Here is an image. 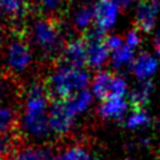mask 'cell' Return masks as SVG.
Masks as SVG:
<instances>
[{
  "mask_svg": "<svg viewBox=\"0 0 160 160\" xmlns=\"http://www.w3.org/2000/svg\"><path fill=\"white\" fill-rule=\"evenodd\" d=\"M118 6H120V8H128V6H130L135 0H112Z\"/></svg>",
  "mask_w": 160,
  "mask_h": 160,
  "instance_id": "cell-25",
  "label": "cell"
},
{
  "mask_svg": "<svg viewBox=\"0 0 160 160\" xmlns=\"http://www.w3.org/2000/svg\"><path fill=\"white\" fill-rule=\"evenodd\" d=\"M152 91V82L150 80H142L139 82L130 94V104L132 110L144 109V106L148 104L150 94Z\"/></svg>",
  "mask_w": 160,
  "mask_h": 160,
  "instance_id": "cell-16",
  "label": "cell"
},
{
  "mask_svg": "<svg viewBox=\"0 0 160 160\" xmlns=\"http://www.w3.org/2000/svg\"><path fill=\"white\" fill-rule=\"evenodd\" d=\"M128 102L124 98L110 96L100 104L98 112L102 119H120L124 116Z\"/></svg>",
  "mask_w": 160,
  "mask_h": 160,
  "instance_id": "cell-14",
  "label": "cell"
},
{
  "mask_svg": "<svg viewBox=\"0 0 160 160\" xmlns=\"http://www.w3.org/2000/svg\"><path fill=\"white\" fill-rule=\"evenodd\" d=\"M21 114L11 102L0 104V135L18 130Z\"/></svg>",
  "mask_w": 160,
  "mask_h": 160,
  "instance_id": "cell-12",
  "label": "cell"
},
{
  "mask_svg": "<svg viewBox=\"0 0 160 160\" xmlns=\"http://www.w3.org/2000/svg\"><path fill=\"white\" fill-rule=\"evenodd\" d=\"M132 72L140 80H148L158 69V61L154 56L148 52H141L131 65Z\"/></svg>",
  "mask_w": 160,
  "mask_h": 160,
  "instance_id": "cell-15",
  "label": "cell"
},
{
  "mask_svg": "<svg viewBox=\"0 0 160 160\" xmlns=\"http://www.w3.org/2000/svg\"><path fill=\"white\" fill-rule=\"evenodd\" d=\"M56 65H66L84 69L88 65V46L82 35L66 41Z\"/></svg>",
  "mask_w": 160,
  "mask_h": 160,
  "instance_id": "cell-8",
  "label": "cell"
},
{
  "mask_svg": "<svg viewBox=\"0 0 160 160\" xmlns=\"http://www.w3.org/2000/svg\"><path fill=\"white\" fill-rule=\"evenodd\" d=\"M125 160H132V159H125Z\"/></svg>",
  "mask_w": 160,
  "mask_h": 160,
  "instance_id": "cell-31",
  "label": "cell"
},
{
  "mask_svg": "<svg viewBox=\"0 0 160 160\" xmlns=\"http://www.w3.org/2000/svg\"><path fill=\"white\" fill-rule=\"evenodd\" d=\"M115 76L116 75H114L112 72H109V71H99L95 74V76L92 78V81H91V86H92L94 95L99 100L104 101L111 96Z\"/></svg>",
  "mask_w": 160,
  "mask_h": 160,
  "instance_id": "cell-13",
  "label": "cell"
},
{
  "mask_svg": "<svg viewBox=\"0 0 160 160\" xmlns=\"http://www.w3.org/2000/svg\"><path fill=\"white\" fill-rule=\"evenodd\" d=\"M0 19H4V14H2V5H1V0H0Z\"/></svg>",
  "mask_w": 160,
  "mask_h": 160,
  "instance_id": "cell-28",
  "label": "cell"
},
{
  "mask_svg": "<svg viewBox=\"0 0 160 160\" xmlns=\"http://www.w3.org/2000/svg\"><path fill=\"white\" fill-rule=\"evenodd\" d=\"M51 150L44 146H22L11 160H50Z\"/></svg>",
  "mask_w": 160,
  "mask_h": 160,
  "instance_id": "cell-17",
  "label": "cell"
},
{
  "mask_svg": "<svg viewBox=\"0 0 160 160\" xmlns=\"http://www.w3.org/2000/svg\"><path fill=\"white\" fill-rule=\"evenodd\" d=\"M62 158L65 160H88L90 156L88 154V151L80 146V145H74L71 148H69L64 154Z\"/></svg>",
  "mask_w": 160,
  "mask_h": 160,
  "instance_id": "cell-21",
  "label": "cell"
},
{
  "mask_svg": "<svg viewBox=\"0 0 160 160\" xmlns=\"http://www.w3.org/2000/svg\"><path fill=\"white\" fill-rule=\"evenodd\" d=\"M4 32H6L5 28H0V50L4 45Z\"/></svg>",
  "mask_w": 160,
  "mask_h": 160,
  "instance_id": "cell-27",
  "label": "cell"
},
{
  "mask_svg": "<svg viewBox=\"0 0 160 160\" xmlns=\"http://www.w3.org/2000/svg\"><path fill=\"white\" fill-rule=\"evenodd\" d=\"M50 99L44 80L34 81L25 94L21 124L24 131L34 139H42L50 131Z\"/></svg>",
  "mask_w": 160,
  "mask_h": 160,
  "instance_id": "cell-2",
  "label": "cell"
},
{
  "mask_svg": "<svg viewBox=\"0 0 160 160\" xmlns=\"http://www.w3.org/2000/svg\"><path fill=\"white\" fill-rule=\"evenodd\" d=\"M105 42H106V45H108V48H109V50H110L111 52H112L114 50L119 49L121 45H124V44H122V40H121L119 36H115V35L106 36V38H105Z\"/></svg>",
  "mask_w": 160,
  "mask_h": 160,
  "instance_id": "cell-23",
  "label": "cell"
},
{
  "mask_svg": "<svg viewBox=\"0 0 160 160\" xmlns=\"http://www.w3.org/2000/svg\"><path fill=\"white\" fill-rule=\"evenodd\" d=\"M155 50H156V52L160 55V32L156 35V38H155Z\"/></svg>",
  "mask_w": 160,
  "mask_h": 160,
  "instance_id": "cell-26",
  "label": "cell"
},
{
  "mask_svg": "<svg viewBox=\"0 0 160 160\" xmlns=\"http://www.w3.org/2000/svg\"><path fill=\"white\" fill-rule=\"evenodd\" d=\"M118 5L112 0H98L95 2V22L101 31L111 29L118 18Z\"/></svg>",
  "mask_w": 160,
  "mask_h": 160,
  "instance_id": "cell-11",
  "label": "cell"
},
{
  "mask_svg": "<svg viewBox=\"0 0 160 160\" xmlns=\"http://www.w3.org/2000/svg\"><path fill=\"white\" fill-rule=\"evenodd\" d=\"M50 160H65L62 156H56V158H51Z\"/></svg>",
  "mask_w": 160,
  "mask_h": 160,
  "instance_id": "cell-29",
  "label": "cell"
},
{
  "mask_svg": "<svg viewBox=\"0 0 160 160\" xmlns=\"http://www.w3.org/2000/svg\"><path fill=\"white\" fill-rule=\"evenodd\" d=\"M26 39L36 52L50 66L59 62L65 48V32L62 21L51 18H42L35 14L28 21Z\"/></svg>",
  "mask_w": 160,
  "mask_h": 160,
  "instance_id": "cell-1",
  "label": "cell"
},
{
  "mask_svg": "<svg viewBox=\"0 0 160 160\" xmlns=\"http://www.w3.org/2000/svg\"><path fill=\"white\" fill-rule=\"evenodd\" d=\"M132 58H134V49L124 44L119 49L112 51L111 61L115 68H122L124 65L130 64L132 61Z\"/></svg>",
  "mask_w": 160,
  "mask_h": 160,
  "instance_id": "cell-19",
  "label": "cell"
},
{
  "mask_svg": "<svg viewBox=\"0 0 160 160\" xmlns=\"http://www.w3.org/2000/svg\"><path fill=\"white\" fill-rule=\"evenodd\" d=\"M69 12L72 30L82 35L95 20V4L92 0H72Z\"/></svg>",
  "mask_w": 160,
  "mask_h": 160,
  "instance_id": "cell-6",
  "label": "cell"
},
{
  "mask_svg": "<svg viewBox=\"0 0 160 160\" xmlns=\"http://www.w3.org/2000/svg\"><path fill=\"white\" fill-rule=\"evenodd\" d=\"M76 115L69 108L66 100L50 102V128L58 136L66 135L75 120Z\"/></svg>",
  "mask_w": 160,
  "mask_h": 160,
  "instance_id": "cell-7",
  "label": "cell"
},
{
  "mask_svg": "<svg viewBox=\"0 0 160 160\" xmlns=\"http://www.w3.org/2000/svg\"><path fill=\"white\" fill-rule=\"evenodd\" d=\"M139 42H140V36H139L136 30H131L126 34V41H125L126 45H129L130 48L134 49L139 45Z\"/></svg>",
  "mask_w": 160,
  "mask_h": 160,
  "instance_id": "cell-24",
  "label": "cell"
},
{
  "mask_svg": "<svg viewBox=\"0 0 160 160\" xmlns=\"http://www.w3.org/2000/svg\"><path fill=\"white\" fill-rule=\"evenodd\" d=\"M51 69L52 70L44 79L50 101L66 100L86 89L90 81V76L84 69L66 65H54Z\"/></svg>",
  "mask_w": 160,
  "mask_h": 160,
  "instance_id": "cell-3",
  "label": "cell"
},
{
  "mask_svg": "<svg viewBox=\"0 0 160 160\" xmlns=\"http://www.w3.org/2000/svg\"><path fill=\"white\" fill-rule=\"evenodd\" d=\"M82 38L86 41L88 46V66L90 69H100L108 60L109 56V48L105 42L104 31L99 28H90L82 34Z\"/></svg>",
  "mask_w": 160,
  "mask_h": 160,
  "instance_id": "cell-5",
  "label": "cell"
},
{
  "mask_svg": "<svg viewBox=\"0 0 160 160\" xmlns=\"http://www.w3.org/2000/svg\"><path fill=\"white\" fill-rule=\"evenodd\" d=\"M6 34L9 41L5 51V62L9 69L8 71L18 76L30 68L32 62V49L26 36L9 31Z\"/></svg>",
  "mask_w": 160,
  "mask_h": 160,
  "instance_id": "cell-4",
  "label": "cell"
},
{
  "mask_svg": "<svg viewBox=\"0 0 160 160\" xmlns=\"http://www.w3.org/2000/svg\"><path fill=\"white\" fill-rule=\"evenodd\" d=\"M126 81L124 78L121 76H115L114 84H112V91H111V96H118V98H124L125 92H126Z\"/></svg>",
  "mask_w": 160,
  "mask_h": 160,
  "instance_id": "cell-22",
  "label": "cell"
},
{
  "mask_svg": "<svg viewBox=\"0 0 160 160\" xmlns=\"http://www.w3.org/2000/svg\"><path fill=\"white\" fill-rule=\"evenodd\" d=\"M88 160H98V159H95V158H91V156H90V158H89Z\"/></svg>",
  "mask_w": 160,
  "mask_h": 160,
  "instance_id": "cell-30",
  "label": "cell"
},
{
  "mask_svg": "<svg viewBox=\"0 0 160 160\" xmlns=\"http://www.w3.org/2000/svg\"><path fill=\"white\" fill-rule=\"evenodd\" d=\"M91 100H92V96H91L90 91L88 89H84V90L76 92L75 95H72L71 98L66 99V102H68L69 108L71 109V111L75 115H78L89 108V105L91 104Z\"/></svg>",
  "mask_w": 160,
  "mask_h": 160,
  "instance_id": "cell-18",
  "label": "cell"
},
{
  "mask_svg": "<svg viewBox=\"0 0 160 160\" xmlns=\"http://www.w3.org/2000/svg\"><path fill=\"white\" fill-rule=\"evenodd\" d=\"M158 11H159L158 0H140L135 15L136 29L142 32H149L156 22Z\"/></svg>",
  "mask_w": 160,
  "mask_h": 160,
  "instance_id": "cell-10",
  "label": "cell"
},
{
  "mask_svg": "<svg viewBox=\"0 0 160 160\" xmlns=\"http://www.w3.org/2000/svg\"><path fill=\"white\" fill-rule=\"evenodd\" d=\"M72 0H32L34 14L61 20L69 14Z\"/></svg>",
  "mask_w": 160,
  "mask_h": 160,
  "instance_id": "cell-9",
  "label": "cell"
},
{
  "mask_svg": "<svg viewBox=\"0 0 160 160\" xmlns=\"http://www.w3.org/2000/svg\"><path fill=\"white\" fill-rule=\"evenodd\" d=\"M149 122H150L149 115L144 111V109H139V110H132V112L128 116L125 125L130 129H134V128L148 125Z\"/></svg>",
  "mask_w": 160,
  "mask_h": 160,
  "instance_id": "cell-20",
  "label": "cell"
}]
</instances>
